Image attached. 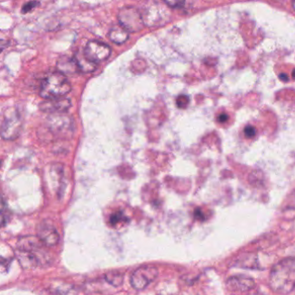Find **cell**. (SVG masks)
Wrapping results in <instances>:
<instances>
[{
	"label": "cell",
	"instance_id": "9a60e30c",
	"mask_svg": "<svg viewBox=\"0 0 295 295\" xmlns=\"http://www.w3.org/2000/svg\"><path fill=\"white\" fill-rule=\"evenodd\" d=\"M235 265L237 266V268H250V269L259 268L256 255L252 254H245L244 256L241 257L240 259L236 261Z\"/></svg>",
	"mask_w": 295,
	"mask_h": 295
},
{
	"label": "cell",
	"instance_id": "cb8c5ba5",
	"mask_svg": "<svg viewBox=\"0 0 295 295\" xmlns=\"http://www.w3.org/2000/svg\"><path fill=\"white\" fill-rule=\"evenodd\" d=\"M228 120V116L227 115H225V114H223V115H219L218 120L220 122H225L226 120Z\"/></svg>",
	"mask_w": 295,
	"mask_h": 295
},
{
	"label": "cell",
	"instance_id": "7c38bea8",
	"mask_svg": "<svg viewBox=\"0 0 295 295\" xmlns=\"http://www.w3.org/2000/svg\"><path fill=\"white\" fill-rule=\"evenodd\" d=\"M74 58L80 71L89 73V72H93L96 70L97 64L91 62L88 58H87V57L85 56L84 52H78L77 55L75 56Z\"/></svg>",
	"mask_w": 295,
	"mask_h": 295
},
{
	"label": "cell",
	"instance_id": "7a4b0ae2",
	"mask_svg": "<svg viewBox=\"0 0 295 295\" xmlns=\"http://www.w3.org/2000/svg\"><path fill=\"white\" fill-rule=\"evenodd\" d=\"M71 90V85L65 75L56 71L49 73L41 82L40 95L45 100L62 98Z\"/></svg>",
	"mask_w": 295,
	"mask_h": 295
},
{
	"label": "cell",
	"instance_id": "9c48e42d",
	"mask_svg": "<svg viewBox=\"0 0 295 295\" xmlns=\"http://www.w3.org/2000/svg\"><path fill=\"white\" fill-rule=\"evenodd\" d=\"M39 238L45 246H55L60 240L58 230L49 224H43L39 230Z\"/></svg>",
	"mask_w": 295,
	"mask_h": 295
},
{
	"label": "cell",
	"instance_id": "5bb4252c",
	"mask_svg": "<svg viewBox=\"0 0 295 295\" xmlns=\"http://www.w3.org/2000/svg\"><path fill=\"white\" fill-rule=\"evenodd\" d=\"M109 39L115 44H122L128 39L129 32L120 25L115 26L110 30Z\"/></svg>",
	"mask_w": 295,
	"mask_h": 295
},
{
	"label": "cell",
	"instance_id": "d4e9b609",
	"mask_svg": "<svg viewBox=\"0 0 295 295\" xmlns=\"http://www.w3.org/2000/svg\"><path fill=\"white\" fill-rule=\"evenodd\" d=\"M280 79H282V81H284V82H287L288 78H287V76L285 74H282L280 76Z\"/></svg>",
	"mask_w": 295,
	"mask_h": 295
},
{
	"label": "cell",
	"instance_id": "ba28073f",
	"mask_svg": "<svg viewBox=\"0 0 295 295\" xmlns=\"http://www.w3.org/2000/svg\"><path fill=\"white\" fill-rule=\"evenodd\" d=\"M228 288L235 292H248L255 287V282L249 276L235 275L228 279Z\"/></svg>",
	"mask_w": 295,
	"mask_h": 295
},
{
	"label": "cell",
	"instance_id": "8992f818",
	"mask_svg": "<svg viewBox=\"0 0 295 295\" xmlns=\"http://www.w3.org/2000/svg\"><path fill=\"white\" fill-rule=\"evenodd\" d=\"M85 56L91 62L97 63L106 60L111 54V48L107 44L100 41L88 42L83 49Z\"/></svg>",
	"mask_w": 295,
	"mask_h": 295
},
{
	"label": "cell",
	"instance_id": "2e32d148",
	"mask_svg": "<svg viewBox=\"0 0 295 295\" xmlns=\"http://www.w3.org/2000/svg\"><path fill=\"white\" fill-rule=\"evenodd\" d=\"M105 280H106L107 282H108L110 285L114 286V287H120V285H122V283H123V273L112 271V272H109V273L105 274Z\"/></svg>",
	"mask_w": 295,
	"mask_h": 295
},
{
	"label": "cell",
	"instance_id": "7402d4cb",
	"mask_svg": "<svg viewBox=\"0 0 295 295\" xmlns=\"http://www.w3.org/2000/svg\"><path fill=\"white\" fill-rule=\"evenodd\" d=\"M194 216L195 218L198 220V221H205V215L204 212H202L201 209H196L194 211Z\"/></svg>",
	"mask_w": 295,
	"mask_h": 295
},
{
	"label": "cell",
	"instance_id": "52a82bcc",
	"mask_svg": "<svg viewBox=\"0 0 295 295\" xmlns=\"http://www.w3.org/2000/svg\"><path fill=\"white\" fill-rule=\"evenodd\" d=\"M70 107L71 101L66 97L45 100L40 104V109L42 111L51 113L53 115L66 112Z\"/></svg>",
	"mask_w": 295,
	"mask_h": 295
},
{
	"label": "cell",
	"instance_id": "e0dca14e",
	"mask_svg": "<svg viewBox=\"0 0 295 295\" xmlns=\"http://www.w3.org/2000/svg\"><path fill=\"white\" fill-rule=\"evenodd\" d=\"M123 212L121 211H118L116 213L113 214L112 216H110V223L112 225H116V224H120L121 221H126L127 220Z\"/></svg>",
	"mask_w": 295,
	"mask_h": 295
},
{
	"label": "cell",
	"instance_id": "ac0fdd59",
	"mask_svg": "<svg viewBox=\"0 0 295 295\" xmlns=\"http://www.w3.org/2000/svg\"><path fill=\"white\" fill-rule=\"evenodd\" d=\"M189 102H190V99L188 96H178L177 99V105L179 108H186L188 106Z\"/></svg>",
	"mask_w": 295,
	"mask_h": 295
},
{
	"label": "cell",
	"instance_id": "ffe728a7",
	"mask_svg": "<svg viewBox=\"0 0 295 295\" xmlns=\"http://www.w3.org/2000/svg\"><path fill=\"white\" fill-rule=\"evenodd\" d=\"M286 206L288 210H295V192L288 197Z\"/></svg>",
	"mask_w": 295,
	"mask_h": 295
},
{
	"label": "cell",
	"instance_id": "5b68a950",
	"mask_svg": "<svg viewBox=\"0 0 295 295\" xmlns=\"http://www.w3.org/2000/svg\"><path fill=\"white\" fill-rule=\"evenodd\" d=\"M159 271L154 267L137 268L131 276V285L134 289L143 290L158 277Z\"/></svg>",
	"mask_w": 295,
	"mask_h": 295
},
{
	"label": "cell",
	"instance_id": "277c9868",
	"mask_svg": "<svg viewBox=\"0 0 295 295\" xmlns=\"http://www.w3.org/2000/svg\"><path fill=\"white\" fill-rule=\"evenodd\" d=\"M118 21L120 26L128 32H138L145 25L142 14L134 6H124L120 9L118 13Z\"/></svg>",
	"mask_w": 295,
	"mask_h": 295
},
{
	"label": "cell",
	"instance_id": "484cf974",
	"mask_svg": "<svg viewBox=\"0 0 295 295\" xmlns=\"http://www.w3.org/2000/svg\"><path fill=\"white\" fill-rule=\"evenodd\" d=\"M252 295H264V294H263V293H261V292H254V293H253V294Z\"/></svg>",
	"mask_w": 295,
	"mask_h": 295
},
{
	"label": "cell",
	"instance_id": "30bf717a",
	"mask_svg": "<svg viewBox=\"0 0 295 295\" xmlns=\"http://www.w3.org/2000/svg\"><path fill=\"white\" fill-rule=\"evenodd\" d=\"M144 23L149 26L160 25L163 21V6L159 4L153 3L148 6L144 14H142Z\"/></svg>",
	"mask_w": 295,
	"mask_h": 295
},
{
	"label": "cell",
	"instance_id": "4316f807",
	"mask_svg": "<svg viewBox=\"0 0 295 295\" xmlns=\"http://www.w3.org/2000/svg\"><path fill=\"white\" fill-rule=\"evenodd\" d=\"M292 77H293V78H295V70L292 72Z\"/></svg>",
	"mask_w": 295,
	"mask_h": 295
},
{
	"label": "cell",
	"instance_id": "6da1fadb",
	"mask_svg": "<svg viewBox=\"0 0 295 295\" xmlns=\"http://www.w3.org/2000/svg\"><path fill=\"white\" fill-rule=\"evenodd\" d=\"M273 292L287 294L295 287V258H286L273 266L269 275Z\"/></svg>",
	"mask_w": 295,
	"mask_h": 295
},
{
	"label": "cell",
	"instance_id": "83f0119b",
	"mask_svg": "<svg viewBox=\"0 0 295 295\" xmlns=\"http://www.w3.org/2000/svg\"><path fill=\"white\" fill-rule=\"evenodd\" d=\"M292 6H293V8L295 9V2H293V3H292Z\"/></svg>",
	"mask_w": 295,
	"mask_h": 295
},
{
	"label": "cell",
	"instance_id": "4fadbf2b",
	"mask_svg": "<svg viewBox=\"0 0 295 295\" xmlns=\"http://www.w3.org/2000/svg\"><path fill=\"white\" fill-rule=\"evenodd\" d=\"M58 71L61 72L62 74H75L77 72L80 71L78 66H77L75 58H62L58 63Z\"/></svg>",
	"mask_w": 295,
	"mask_h": 295
},
{
	"label": "cell",
	"instance_id": "3957f363",
	"mask_svg": "<svg viewBox=\"0 0 295 295\" xmlns=\"http://www.w3.org/2000/svg\"><path fill=\"white\" fill-rule=\"evenodd\" d=\"M23 128V119L20 111L11 108L6 110L1 125V136L4 140H16Z\"/></svg>",
	"mask_w": 295,
	"mask_h": 295
},
{
	"label": "cell",
	"instance_id": "44dd1931",
	"mask_svg": "<svg viewBox=\"0 0 295 295\" xmlns=\"http://www.w3.org/2000/svg\"><path fill=\"white\" fill-rule=\"evenodd\" d=\"M165 5L169 6L170 7H173V8H180L185 5V2L183 1H165L164 2Z\"/></svg>",
	"mask_w": 295,
	"mask_h": 295
},
{
	"label": "cell",
	"instance_id": "603a6c76",
	"mask_svg": "<svg viewBox=\"0 0 295 295\" xmlns=\"http://www.w3.org/2000/svg\"><path fill=\"white\" fill-rule=\"evenodd\" d=\"M244 132H245V135H246L247 137L252 138V137H254V135H255L256 130H255V128L253 127V126H248L246 128H245V130H244Z\"/></svg>",
	"mask_w": 295,
	"mask_h": 295
},
{
	"label": "cell",
	"instance_id": "d6986e66",
	"mask_svg": "<svg viewBox=\"0 0 295 295\" xmlns=\"http://www.w3.org/2000/svg\"><path fill=\"white\" fill-rule=\"evenodd\" d=\"M39 2H29V3L25 4V6H23L22 12L23 13H27L30 12L31 10L36 8V6H39Z\"/></svg>",
	"mask_w": 295,
	"mask_h": 295
},
{
	"label": "cell",
	"instance_id": "8fae6325",
	"mask_svg": "<svg viewBox=\"0 0 295 295\" xmlns=\"http://www.w3.org/2000/svg\"><path fill=\"white\" fill-rule=\"evenodd\" d=\"M49 119V126L52 131L58 134H62L63 131H65L67 127H69V119L67 116H63L62 115H53Z\"/></svg>",
	"mask_w": 295,
	"mask_h": 295
}]
</instances>
